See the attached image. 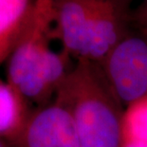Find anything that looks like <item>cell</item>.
<instances>
[{
	"label": "cell",
	"instance_id": "52a82bcc",
	"mask_svg": "<svg viewBox=\"0 0 147 147\" xmlns=\"http://www.w3.org/2000/svg\"><path fill=\"white\" fill-rule=\"evenodd\" d=\"M37 0H0V67L33 19Z\"/></svg>",
	"mask_w": 147,
	"mask_h": 147
},
{
	"label": "cell",
	"instance_id": "8992f818",
	"mask_svg": "<svg viewBox=\"0 0 147 147\" xmlns=\"http://www.w3.org/2000/svg\"><path fill=\"white\" fill-rule=\"evenodd\" d=\"M95 0H53L52 37L74 61L83 60Z\"/></svg>",
	"mask_w": 147,
	"mask_h": 147
},
{
	"label": "cell",
	"instance_id": "9c48e42d",
	"mask_svg": "<svg viewBox=\"0 0 147 147\" xmlns=\"http://www.w3.org/2000/svg\"><path fill=\"white\" fill-rule=\"evenodd\" d=\"M123 142L147 145V97L124 109Z\"/></svg>",
	"mask_w": 147,
	"mask_h": 147
},
{
	"label": "cell",
	"instance_id": "277c9868",
	"mask_svg": "<svg viewBox=\"0 0 147 147\" xmlns=\"http://www.w3.org/2000/svg\"><path fill=\"white\" fill-rule=\"evenodd\" d=\"M5 143L7 147H81L72 114L56 100L30 109L20 129Z\"/></svg>",
	"mask_w": 147,
	"mask_h": 147
},
{
	"label": "cell",
	"instance_id": "8fae6325",
	"mask_svg": "<svg viewBox=\"0 0 147 147\" xmlns=\"http://www.w3.org/2000/svg\"><path fill=\"white\" fill-rule=\"evenodd\" d=\"M0 147H7V145H6L5 142L3 140L0 139Z\"/></svg>",
	"mask_w": 147,
	"mask_h": 147
},
{
	"label": "cell",
	"instance_id": "7a4b0ae2",
	"mask_svg": "<svg viewBox=\"0 0 147 147\" xmlns=\"http://www.w3.org/2000/svg\"><path fill=\"white\" fill-rule=\"evenodd\" d=\"M53 100L71 112L81 147H123L124 108L99 63L75 61Z\"/></svg>",
	"mask_w": 147,
	"mask_h": 147
},
{
	"label": "cell",
	"instance_id": "3957f363",
	"mask_svg": "<svg viewBox=\"0 0 147 147\" xmlns=\"http://www.w3.org/2000/svg\"><path fill=\"white\" fill-rule=\"evenodd\" d=\"M112 91L125 109L147 97V35L133 26L101 63Z\"/></svg>",
	"mask_w": 147,
	"mask_h": 147
},
{
	"label": "cell",
	"instance_id": "7c38bea8",
	"mask_svg": "<svg viewBox=\"0 0 147 147\" xmlns=\"http://www.w3.org/2000/svg\"><path fill=\"white\" fill-rule=\"evenodd\" d=\"M43 1H53V0H43Z\"/></svg>",
	"mask_w": 147,
	"mask_h": 147
},
{
	"label": "cell",
	"instance_id": "ba28073f",
	"mask_svg": "<svg viewBox=\"0 0 147 147\" xmlns=\"http://www.w3.org/2000/svg\"><path fill=\"white\" fill-rule=\"evenodd\" d=\"M30 108L6 81L0 79V139L13 137L23 124Z\"/></svg>",
	"mask_w": 147,
	"mask_h": 147
},
{
	"label": "cell",
	"instance_id": "6da1fadb",
	"mask_svg": "<svg viewBox=\"0 0 147 147\" xmlns=\"http://www.w3.org/2000/svg\"><path fill=\"white\" fill-rule=\"evenodd\" d=\"M52 41L51 1L37 0L33 19L5 63L7 82L30 109L53 101L75 64Z\"/></svg>",
	"mask_w": 147,
	"mask_h": 147
},
{
	"label": "cell",
	"instance_id": "5b68a950",
	"mask_svg": "<svg viewBox=\"0 0 147 147\" xmlns=\"http://www.w3.org/2000/svg\"><path fill=\"white\" fill-rule=\"evenodd\" d=\"M133 0H95L83 60L101 63L132 28Z\"/></svg>",
	"mask_w": 147,
	"mask_h": 147
},
{
	"label": "cell",
	"instance_id": "4fadbf2b",
	"mask_svg": "<svg viewBox=\"0 0 147 147\" xmlns=\"http://www.w3.org/2000/svg\"><path fill=\"white\" fill-rule=\"evenodd\" d=\"M142 1H147V0H142Z\"/></svg>",
	"mask_w": 147,
	"mask_h": 147
},
{
	"label": "cell",
	"instance_id": "30bf717a",
	"mask_svg": "<svg viewBox=\"0 0 147 147\" xmlns=\"http://www.w3.org/2000/svg\"><path fill=\"white\" fill-rule=\"evenodd\" d=\"M132 26L147 35V1H142L134 8Z\"/></svg>",
	"mask_w": 147,
	"mask_h": 147
}]
</instances>
